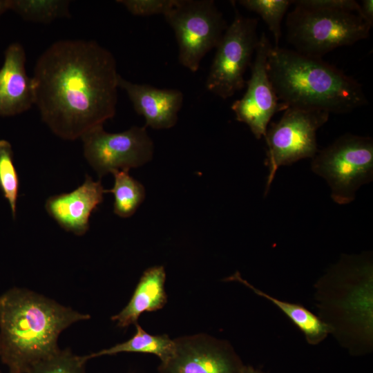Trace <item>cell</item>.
<instances>
[{
    "label": "cell",
    "instance_id": "25",
    "mask_svg": "<svg viewBox=\"0 0 373 373\" xmlns=\"http://www.w3.org/2000/svg\"><path fill=\"white\" fill-rule=\"evenodd\" d=\"M360 4L359 16L370 26H373V1L363 0Z\"/></svg>",
    "mask_w": 373,
    "mask_h": 373
},
{
    "label": "cell",
    "instance_id": "8",
    "mask_svg": "<svg viewBox=\"0 0 373 373\" xmlns=\"http://www.w3.org/2000/svg\"><path fill=\"white\" fill-rule=\"evenodd\" d=\"M234 8V18L216 47L205 83L209 92L223 99L246 86L244 75L251 66L260 37L257 19L246 17Z\"/></svg>",
    "mask_w": 373,
    "mask_h": 373
},
{
    "label": "cell",
    "instance_id": "3",
    "mask_svg": "<svg viewBox=\"0 0 373 373\" xmlns=\"http://www.w3.org/2000/svg\"><path fill=\"white\" fill-rule=\"evenodd\" d=\"M269 78L278 100L287 107L348 113L367 104L362 86L321 58L271 46Z\"/></svg>",
    "mask_w": 373,
    "mask_h": 373
},
{
    "label": "cell",
    "instance_id": "13",
    "mask_svg": "<svg viewBox=\"0 0 373 373\" xmlns=\"http://www.w3.org/2000/svg\"><path fill=\"white\" fill-rule=\"evenodd\" d=\"M118 88L126 92L135 112L144 117L145 127L168 129L174 126L183 103V93L178 89H161L118 78Z\"/></svg>",
    "mask_w": 373,
    "mask_h": 373
},
{
    "label": "cell",
    "instance_id": "14",
    "mask_svg": "<svg viewBox=\"0 0 373 373\" xmlns=\"http://www.w3.org/2000/svg\"><path fill=\"white\" fill-rule=\"evenodd\" d=\"M26 52L19 42L4 52L0 68V117H10L29 110L35 103L33 80L26 70Z\"/></svg>",
    "mask_w": 373,
    "mask_h": 373
},
{
    "label": "cell",
    "instance_id": "1",
    "mask_svg": "<svg viewBox=\"0 0 373 373\" xmlns=\"http://www.w3.org/2000/svg\"><path fill=\"white\" fill-rule=\"evenodd\" d=\"M119 76L113 55L97 41H57L36 61L35 105L55 135L81 139L115 116Z\"/></svg>",
    "mask_w": 373,
    "mask_h": 373
},
{
    "label": "cell",
    "instance_id": "20",
    "mask_svg": "<svg viewBox=\"0 0 373 373\" xmlns=\"http://www.w3.org/2000/svg\"><path fill=\"white\" fill-rule=\"evenodd\" d=\"M19 185L12 146L8 141L0 140V190L9 203L13 219L16 217Z\"/></svg>",
    "mask_w": 373,
    "mask_h": 373
},
{
    "label": "cell",
    "instance_id": "18",
    "mask_svg": "<svg viewBox=\"0 0 373 373\" xmlns=\"http://www.w3.org/2000/svg\"><path fill=\"white\" fill-rule=\"evenodd\" d=\"M114 177L112 189L105 190L114 196L113 212L121 218L132 216L145 198L144 186L134 179L126 170H117L111 173Z\"/></svg>",
    "mask_w": 373,
    "mask_h": 373
},
{
    "label": "cell",
    "instance_id": "26",
    "mask_svg": "<svg viewBox=\"0 0 373 373\" xmlns=\"http://www.w3.org/2000/svg\"><path fill=\"white\" fill-rule=\"evenodd\" d=\"M10 8V0H0V17Z\"/></svg>",
    "mask_w": 373,
    "mask_h": 373
},
{
    "label": "cell",
    "instance_id": "27",
    "mask_svg": "<svg viewBox=\"0 0 373 373\" xmlns=\"http://www.w3.org/2000/svg\"><path fill=\"white\" fill-rule=\"evenodd\" d=\"M242 373H262L259 370L249 365H244Z\"/></svg>",
    "mask_w": 373,
    "mask_h": 373
},
{
    "label": "cell",
    "instance_id": "11",
    "mask_svg": "<svg viewBox=\"0 0 373 373\" xmlns=\"http://www.w3.org/2000/svg\"><path fill=\"white\" fill-rule=\"evenodd\" d=\"M173 341V352L160 363L159 373H242L245 365L224 341L204 334Z\"/></svg>",
    "mask_w": 373,
    "mask_h": 373
},
{
    "label": "cell",
    "instance_id": "15",
    "mask_svg": "<svg viewBox=\"0 0 373 373\" xmlns=\"http://www.w3.org/2000/svg\"><path fill=\"white\" fill-rule=\"evenodd\" d=\"M166 272L163 266L151 267L142 275L133 294L123 309L111 319L120 327L136 324L140 316L145 312L162 309L166 304Z\"/></svg>",
    "mask_w": 373,
    "mask_h": 373
},
{
    "label": "cell",
    "instance_id": "16",
    "mask_svg": "<svg viewBox=\"0 0 373 373\" xmlns=\"http://www.w3.org/2000/svg\"><path fill=\"white\" fill-rule=\"evenodd\" d=\"M229 279L245 284L256 294L272 302L304 334L309 343L313 345L318 344L324 340L332 331L328 324L321 320L304 307L298 304L280 300L265 294L243 280L238 273L233 275Z\"/></svg>",
    "mask_w": 373,
    "mask_h": 373
},
{
    "label": "cell",
    "instance_id": "7",
    "mask_svg": "<svg viewBox=\"0 0 373 373\" xmlns=\"http://www.w3.org/2000/svg\"><path fill=\"white\" fill-rule=\"evenodd\" d=\"M329 117V113L321 110L288 107L277 122L269 124L264 136L269 171L265 195L280 166L314 157L318 151L317 131Z\"/></svg>",
    "mask_w": 373,
    "mask_h": 373
},
{
    "label": "cell",
    "instance_id": "12",
    "mask_svg": "<svg viewBox=\"0 0 373 373\" xmlns=\"http://www.w3.org/2000/svg\"><path fill=\"white\" fill-rule=\"evenodd\" d=\"M104 193L101 181L86 175L84 182L75 190L49 197L45 209L63 229L83 236L89 229L92 213L103 202Z\"/></svg>",
    "mask_w": 373,
    "mask_h": 373
},
{
    "label": "cell",
    "instance_id": "2",
    "mask_svg": "<svg viewBox=\"0 0 373 373\" xmlns=\"http://www.w3.org/2000/svg\"><path fill=\"white\" fill-rule=\"evenodd\" d=\"M90 316L28 289L0 296V358L8 373H28L57 352V340L72 324Z\"/></svg>",
    "mask_w": 373,
    "mask_h": 373
},
{
    "label": "cell",
    "instance_id": "23",
    "mask_svg": "<svg viewBox=\"0 0 373 373\" xmlns=\"http://www.w3.org/2000/svg\"><path fill=\"white\" fill-rule=\"evenodd\" d=\"M117 2L133 15L149 17L164 15L174 4L175 0H119Z\"/></svg>",
    "mask_w": 373,
    "mask_h": 373
},
{
    "label": "cell",
    "instance_id": "22",
    "mask_svg": "<svg viewBox=\"0 0 373 373\" xmlns=\"http://www.w3.org/2000/svg\"><path fill=\"white\" fill-rule=\"evenodd\" d=\"M83 356L75 355L70 349L59 350L34 365L28 373H86Z\"/></svg>",
    "mask_w": 373,
    "mask_h": 373
},
{
    "label": "cell",
    "instance_id": "5",
    "mask_svg": "<svg viewBox=\"0 0 373 373\" xmlns=\"http://www.w3.org/2000/svg\"><path fill=\"white\" fill-rule=\"evenodd\" d=\"M312 171L329 185L338 204L351 203L363 184L373 179V140L370 137L347 133L312 159Z\"/></svg>",
    "mask_w": 373,
    "mask_h": 373
},
{
    "label": "cell",
    "instance_id": "19",
    "mask_svg": "<svg viewBox=\"0 0 373 373\" xmlns=\"http://www.w3.org/2000/svg\"><path fill=\"white\" fill-rule=\"evenodd\" d=\"M67 0H10V8L23 19L50 23L55 19L70 17Z\"/></svg>",
    "mask_w": 373,
    "mask_h": 373
},
{
    "label": "cell",
    "instance_id": "4",
    "mask_svg": "<svg viewBox=\"0 0 373 373\" xmlns=\"http://www.w3.org/2000/svg\"><path fill=\"white\" fill-rule=\"evenodd\" d=\"M287 38L296 52L321 58L369 37L370 27L352 12L295 6L287 16Z\"/></svg>",
    "mask_w": 373,
    "mask_h": 373
},
{
    "label": "cell",
    "instance_id": "10",
    "mask_svg": "<svg viewBox=\"0 0 373 373\" xmlns=\"http://www.w3.org/2000/svg\"><path fill=\"white\" fill-rule=\"evenodd\" d=\"M271 46L269 40L262 32L250 66L251 76L246 81L247 90L231 107L236 119L247 124L258 140L265 136L274 115L287 108L278 100L268 76L267 60Z\"/></svg>",
    "mask_w": 373,
    "mask_h": 373
},
{
    "label": "cell",
    "instance_id": "6",
    "mask_svg": "<svg viewBox=\"0 0 373 373\" xmlns=\"http://www.w3.org/2000/svg\"><path fill=\"white\" fill-rule=\"evenodd\" d=\"M163 16L175 33L180 64L193 73L228 26L213 0H175Z\"/></svg>",
    "mask_w": 373,
    "mask_h": 373
},
{
    "label": "cell",
    "instance_id": "9",
    "mask_svg": "<svg viewBox=\"0 0 373 373\" xmlns=\"http://www.w3.org/2000/svg\"><path fill=\"white\" fill-rule=\"evenodd\" d=\"M84 155L89 165L102 178L117 170L140 167L153 156L154 144L145 126H133L115 133L99 126L84 134Z\"/></svg>",
    "mask_w": 373,
    "mask_h": 373
},
{
    "label": "cell",
    "instance_id": "17",
    "mask_svg": "<svg viewBox=\"0 0 373 373\" xmlns=\"http://www.w3.org/2000/svg\"><path fill=\"white\" fill-rule=\"evenodd\" d=\"M136 332L129 340L118 343L110 348L82 356L87 361L89 359L104 356L114 355L122 352L151 354L157 356L161 362L165 361L174 350V341L167 335H151L147 333L137 323L135 324Z\"/></svg>",
    "mask_w": 373,
    "mask_h": 373
},
{
    "label": "cell",
    "instance_id": "21",
    "mask_svg": "<svg viewBox=\"0 0 373 373\" xmlns=\"http://www.w3.org/2000/svg\"><path fill=\"white\" fill-rule=\"evenodd\" d=\"M238 3L257 13L271 32L275 45L278 46L281 36V22L291 3L289 0H240Z\"/></svg>",
    "mask_w": 373,
    "mask_h": 373
},
{
    "label": "cell",
    "instance_id": "24",
    "mask_svg": "<svg viewBox=\"0 0 373 373\" xmlns=\"http://www.w3.org/2000/svg\"><path fill=\"white\" fill-rule=\"evenodd\" d=\"M291 3L304 7L352 12L358 15L360 12V4L354 0H296L291 1Z\"/></svg>",
    "mask_w": 373,
    "mask_h": 373
}]
</instances>
